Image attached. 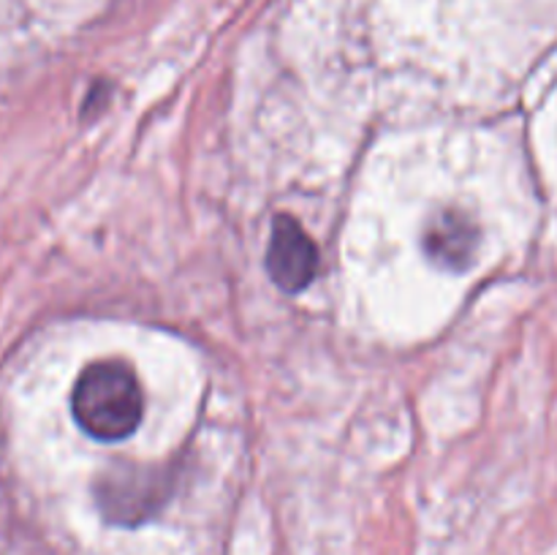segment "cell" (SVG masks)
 Listing matches in <instances>:
<instances>
[{"label":"cell","mask_w":557,"mask_h":555,"mask_svg":"<svg viewBox=\"0 0 557 555\" xmlns=\"http://www.w3.org/2000/svg\"><path fill=\"white\" fill-rule=\"evenodd\" d=\"M74 419L98 441H123L134 433L145 414V397L134 370L123 362H92L76 379Z\"/></svg>","instance_id":"6da1fadb"},{"label":"cell","mask_w":557,"mask_h":555,"mask_svg":"<svg viewBox=\"0 0 557 555\" xmlns=\"http://www.w3.org/2000/svg\"><path fill=\"white\" fill-rule=\"evenodd\" d=\"M267 272L283 292H302L319 272V250L292 215H277L272 223Z\"/></svg>","instance_id":"7a4b0ae2"},{"label":"cell","mask_w":557,"mask_h":555,"mask_svg":"<svg viewBox=\"0 0 557 555\" xmlns=\"http://www.w3.org/2000/svg\"><path fill=\"white\" fill-rule=\"evenodd\" d=\"M473 245H476V229L468 218L462 215H446L435 218L424 237V248H428L430 259L438 261L446 270H462L468 267L473 256Z\"/></svg>","instance_id":"3957f363"}]
</instances>
